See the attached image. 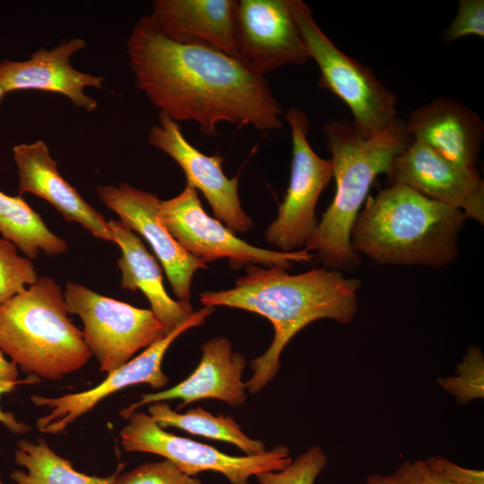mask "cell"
<instances>
[{
	"instance_id": "cell-1",
	"label": "cell",
	"mask_w": 484,
	"mask_h": 484,
	"mask_svg": "<svg viewBox=\"0 0 484 484\" xmlns=\"http://www.w3.org/2000/svg\"><path fill=\"white\" fill-rule=\"evenodd\" d=\"M136 87L172 120H193L217 136L229 122L269 131L282 127V108L264 75L242 59L203 44L179 43L138 19L127 40Z\"/></svg>"
},
{
	"instance_id": "cell-2",
	"label": "cell",
	"mask_w": 484,
	"mask_h": 484,
	"mask_svg": "<svg viewBox=\"0 0 484 484\" xmlns=\"http://www.w3.org/2000/svg\"><path fill=\"white\" fill-rule=\"evenodd\" d=\"M360 285L359 280L325 267L290 274L280 266L251 264L234 288L203 291L199 298L203 307L244 309L272 324L273 340L264 354L251 361L253 375L246 382L249 393L256 394L277 375L283 349L305 326L324 318L341 324L353 320L359 311Z\"/></svg>"
},
{
	"instance_id": "cell-3",
	"label": "cell",
	"mask_w": 484,
	"mask_h": 484,
	"mask_svg": "<svg viewBox=\"0 0 484 484\" xmlns=\"http://www.w3.org/2000/svg\"><path fill=\"white\" fill-rule=\"evenodd\" d=\"M333 162L335 194L305 248L324 266L350 271L360 264L350 245V231L376 177L388 174L394 157L412 142L404 120L394 118L371 138H364L347 117L323 129Z\"/></svg>"
},
{
	"instance_id": "cell-4",
	"label": "cell",
	"mask_w": 484,
	"mask_h": 484,
	"mask_svg": "<svg viewBox=\"0 0 484 484\" xmlns=\"http://www.w3.org/2000/svg\"><path fill=\"white\" fill-rule=\"evenodd\" d=\"M466 215L395 184L368 195L350 231L354 252L380 264L445 266L458 256Z\"/></svg>"
},
{
	"instance_id": "cell-5",
	"label": "cell",
	"mask_w": 484,
	"mask_h": 484,
	"mask_svg": "<svg viewBox=\"0 0 484 484\" xmlns=\"http://www.w3.org/2000/svg\"><path fill=\"white\" fill-rule=\"evenodd\" d=\"M68 315L61 287L48 276L39 277L0 306V350L24 373L62 379L92 356Z\"/></svg>"
},
{
	"instance_id": "cell-6",
	"label": "cell",
	"mask_w": 484,
	"mask_h": 484,
	"mask_svg": "<svg viewBox=\"0 0 484 484\" xmlns=\"http://www.w3.org/2000/svg\"><path fill=\"white\" fill-rule=\"evenodd\" d=\"M291 16L320 71L318 85L350 110L352 123L364 138L384 131L397 117V97L367 65L342 52L319 28L302 0H286Z\"/></svg>"
},
{
	"instance_id": "cell-7",
	"label": "cell",
	"mask_w": 484,
	"mask_h": 484,
	"mask_svg": "<svg viewBox=\"0 0 484 484\" xmlns=\"http://www.w3.org/2000/svg\"><path fill=\"white\" fill-rule=\"evenodd\" d=\"M64 296L68 314L82 319L84 341L102 372L116 370L167 334L151 309L102 296L75 282L66 283Z\"/></svg>"
},
{
	"instance_id": "cell-8",
	"label": "cell",
	"mask_w": 484,
	"mask_h": 484,
	"mask_svg": "<svg viewBox=\"0 0 484 484\" xmlns=\"http://www.w3.org/2000/svg\"><path fill=\"white\" fill-rule=\"evenodd\" d=\"M159 217L180 246L205 264L227 258L234 270L255 264L288 271L293 263H309L315 258L306 248L286 253L257 247L239 238L203 210L197 190L188 184L177 196L160 200Z\"/></svg>"
},
{
	"instance_id": "cell-9",
	"label": "cell",
	"mask_w": 484,
	"mask_h": 484,
	"mask_svg": "<svg viewBox=\"0 0 484 484\" xmlns=\"http://www.w3.org/2000/svg\"><path fill=\"white\" fill-rule=\"evenodd\" d=\"M127 419L128 423L120 432L125 451L160 455L190 476L213 471L223 474L231 484H249L252 476L282 470L292 461L289 448L283 445L259 455L233 456L213 446L167 432L143 411H134Z\"/></svg>"
},
{
	"instance_id": "cell-10",
	"label": "cell",
	"mask_w": 484,
	"mask_h": 484,
	"mask_svg": "<svg viewBox=\"0 0 484 484\" xmlns=\"http://www.w3.org/2000/svg\"><path fill=\"white\" fill-rule=\"evenodd\" d=\"M284 118L290 125L292 142L290 184L264 238L277 251L290 253L304 249L317 227L315 206L333 178V162L312 149L307 139L309 121L302 110L290 108Z\"/></svg>"
},
{
	"instance_id": "cell-11",
	"label": "cell",
	"mask_w": 484,
	"mask_h": 484,
	"mask_svg": "<svg viewBox=\"0 0 484 484\" xmlns=\"http://www.w3.org/2000/svg\"><path fill=\"white\" fill-rule=\"evenodd\" d=\"M214 310L215 307H203L194 312L183 324L108 373L100 384L91 389L58 397L32 395L30 399L33 404L49 410L48 414L37 420L38 429L46 434L61 433L102 399L125 387L137 384H147L154 389L164 387L169 378L161 369V363L167 350L181 333L202 325Z\"/></svg>"
},
{
	"instance_id": "cell-12",
	"label": "cell",
	"mask_w": 484,
	"mask_h": 484,
	"mask_svg": "<svg viewBox=\"0 0 484 484\" xmlns=\"http://www.w3.org/2000/svg\"><path fill=\"white\" fill-rule=\"evenodd\" d=\"M387 177L390 186L405 185L484 224V181L478 169L457 165L412 140L394 157Z\"/></svg>"
},
{
	"instance_id": "cell-13",
	"label": "cell",
	"mask_w": 484,
	"mask_h": 484,
	"mask_svg": "<svg viewBox=\"0 0 484 484\" xmlns=\"http://www.w3.org/2000/svg\"><path fill=\"white\" fill-rule=\"evenodd\" d=\"M148 142L179 165L186 177V184L203 194L215 218L230 231L244 233L252 229L253 220L239 200L238 176L229 178L224 174L222 156L201 152L186 140L177 122L161 112L159 123L149 133Z\"/></svg>"
},
{
	"instance_id": "cell-14",
	"label": "cell",
	"mask_w": 484,
	"mask_h": 484,
	"mask_svg": "<svg viewBox=\"0 0 484 484\" xmlns=\"http://www.w3.org/2000/svg\"><path fill=\"white\" fill-rule=\"evenodd\" d=\"M238 57L255 72L310 61L286 0H240L236 15Z\"/></svg>"
},
{
	"instance_id": "cell-15",
	"label": "cell",
	"mask_w": 484,
	"mask_h": 484,
	"mask_svg": "<svg viewBox=\"0 0 484 484\" xmlns=\"http://www.w3.org/2000/svg\"><path fill=\"white\" fill-rule=\"evenodd\" d=\"M97 193L127 228L147 240L178 300L189 303L193 277L198 270L206 269L207 264L186 251L163 225L159 217L160 199L126 183L118 186H99Z\"/></svg>"
},
{
	"instance_id": "cell-16",
	"label": "cell",
	"mask_w": 484,
	"mask_h": 484,
	"mask_svg": "<svg viewBox=\"0 0 484 484\" xmlns=\"http://www.w3.org/2000/svg\"><path fill=\"white\" fill-rule=\"evenodd\" d=\"M202 353L197 367L187 378L171 388L142 394L139 401L123 409L120 416L127 419L143 405L175 399L181 401L177 409L204 399H216L232 407L243 404L246 399V385L242 381L245 357L233 351L229 340L223 336L203 342Z\"/></svg>"
},
{
	"instance_id": "cell-17",
	"label": "cell",
	"mask_w": 484,
	"mask_h": 484,
	"mask_svg": "<svg viewBox=\"0 0 484 484\" xmlns=\"http://www.w3.org/2000/svg\"><path fill=\"white\" fill-rule=\"evenodd\" d=\"M82 39L65 41L52 49L41 48L24 61L0 62V83L5 92L36 90L62 94L74 106L91 112L97 101L84 92L86 87L103 88L104 78L80 72L71 65L73 54L85 48Z\"/></svg>"
},
{
	"instance_id": "cell-18",
	"label": "cell",
	"mask_w": 484,
	"mask_h": 484,
	"mask_svg": "<svg viewBox=\"0 0 484 484\" xmlns=\"http://www.w3.org/2000/svg\"><path fill=\"white\" fill-rule=\"evenodd\" d=\"M408 134L446 160L470 169L476 167L484 140V123L468 106L448 97L435 98L411 112Z\"/></svg>"
},
{
	"instance_id": "cell-19",
	"label": "cell",
	"mask_w": 484,
	"mask_h": 484,
	"mask_svg": "<svg viewBox=\"0 0 484 484\" xmlns=\"http://www.w3.org/2000/svg\"><path fill=\"white\" fill-rule=\"evenodd\" d=\"M13 152L19 194L30 193L46 200L66 221L78 222L95 238L115 243L108 222L64 179L43 141L16 145Z\"/></svg>"
},
{
	"instance_id": "cell-20",
	"label": "cell",
	"mask_w": 484,
	"mask_h": 484,
	"mask_svg": "<svg viewBox=\"0 0 484 484\" xmlns=\"http://www.w3.org/2000/svg\"><path fill=\"white\" fill-rule=\"evenodd\" d=\"M237 6L234 0H156L148 18L174 41L207 45L238 57Z\"/></svg>"
},
{
	"instance_id": "cell-21",
	"label": "cell",
	"mask_w": 484,
	"mask_h": 484,
	"mask_svg": "<svg viewBox=\"0 0 484 484\" xmlns=\"http://www.w3.org/2000/svg\"><path fill=\"white\" fill-rule=\"evenodd\" d=\"M108 222L115 243L122 250L117 260L122 272V288L131 291L140 290L145 295L151 310L168 334L193 315L190 303L175 300L169 296L159 264L133 230L121 220Z\"/></svg>"
},
{
	"instance_id": "cell-22",
	"label": "cell",
	"mask_w": 484,
	"mask_h": 484,
	"mask_svg": "<svg viewBox=\"0 0 484 484\" xmlns=\"http://www.w3.org/2000/svg\"><path fill=\"white\" fill-rule=\"evenodd\" d=\"M148 414L163 429L177 428L193 435L228 442L242 450L245 455H259L266 452L264 442L250 438L229 415H213L201 407L179 413L165 402L151 403Z\"/></svg>"
},
{
	"instance_id": "cell-23",
	"label": "cell",
	"mask_w": 484,
	"mask_h": 484,
	"mask_svg": "<svg viewBox=\"0 0 484 484\" xmlns=\"http://www.w3.org/2000/svg\"><path fill=\"white\" fill-rule=\"evenodd\" d=\"M15 462L25 471L11 474L15 484H115L122 467L109 477L90 476L75 471L72 463L56 454L42 439L36 443L21 439L17 443Z\"/></svg>"
},
{
	"instance_id": "cell-24",
	"label": "cell",
	"mask_w": 484,
	"mask_h": 484,
	"mask_svg": "<svg viewBox=\"0 0 484 484\" xmlns=\"http://www.w3.org/2000/svg\"><path fill=\"white\" fill-rule=\"evenodd\" d=\"M0 233L30 259L36 258L40 250L49 256L67 250L66 242L50 231L22 197L10 196L1 191Z\"/></svg>"
},
{
	"instance_id": "cell-25",
	"label": "cell",
	"mask_w": 484,
	"mask_h": 484,
	"mask_svg": "<svg viewBox=\"0 0 484 484\" xmlns=\"http://www.w3.org/2000/svg\"><path fill=\"white\" fill-rule=\"evenodd\" d=\"M438 385L453 395L458 404L465 405L484 397V356L475 345L467 349L453 376L438 377Z\"/></svg>"
},
{
	"instance_id": "cell-26",
	"label": "cell",
	"mask_w": 484,
	"mask_h": 484,
	"mask_svg": "<svg viewBox=\"0 0 484 484\" xmlns=\"http://www.w3.org/2000/svg\"><path fill=\"white\" fill-rule=\"evenodd\" d=\"M39 276L32 261L14 244L0 238V306L34 284Z\"/></svg>"
},
{
	"instance_id": "cell-27",
	"label": "cell",
	"mask_w": 484,
	"mask_h": 484,
	"mask_svg": "<svg viewBox=\"0 0 484 484\" xmlns=\"http://www.w3.org/2000/svg\"><path fill=\"white\" fill-rule=\"evenodd\" d=\"M410 467L415 484H484L483 470L462 467L439 455L410 461Z\"/></svg>"
},
{
	"instance_id": "cell-28",
	"label": "cell",
	"mask_w": 484,
	"mask_h": 484,
	"mask_svg": "<svg viewBox=\"0 0 484 484\" xmlns=\"http://www.w3.org/2000/svg\"><path fill=\"white\" fill-rule=\"evenodd\" d=\"M327 462L324 451L313 445L282 470L260 472L255 477L260 484H315Z\"/></svg>"
},
{
	"instance_id": "cell-29",
	"label": "cell",
	"mask_w": 484,
	"mask_h": 484,
	"mask_svg": "<svg viewBox=\"0 0 484 484\" xmlns=\"http://www.w3.org/2000/svg\"><path fill=\"white\" fill-rule=\"evenodd\" d=\"M115 484H202L201 480L180 471L172 462L141 464L122 475H117Z\"/></svg>"
},
{
	"instance_id": "cell-30",
	"label": "cell",
	"mask_w": 484,
	"mask_h": 484,
	"mask_svg": "<svg viewBox=\"0 0 484 484\" xmlns=\"http://www.w3.org/2000/svg\"><path fill=\"white\" fill-rule=\"evenodd\" d=\"M466 36L484 37L483 0H460L457 13L444 32L446 43Z\"/></svg>"
},
{
	"instance_id": "cell-31",
	"label": "cell",
	"mask_w": 484,
	"mask_h": 484,
	"mask_svg": "<svg viewBox=\"0 0 484 484\" xmlns=\"http://www.w3.org/2000/svg\"><path fill=\"white\" fill-rule=\"evenodd\" d=\"M39 380L34 376L25 380H18L16 382H0V396L10 393L21 384H33ZM0 423L4 424L10 431L17 434H24L30 430V428L18 421L13 413L4 412L0 408ZM0 484H4L0 477Z\"/></svg>"
},
{
	"instance_id": "cell-32",
	"label": "cell",
	"mask_w": 484,
	"mask_h": 484,
	"mask_svg": "<svg viewBox=\"0 0 484 484\" xmlns=\"http://www.w3.org/2000/svg\"><path fill=\"white\" fill-rule=\"evenodd\" d=\"M364 484H415L410 467L405 461L390 474H372L367 477Z\"/></svg>"
},
{
	"instance_id": "cell-33",
	"label": "cell",
	"mask_w": 484,
	"mask_h": 484,
	"mask_svg": "<svg viewBox=\"0 0 484 484\" xmlns=\"http://www.w3.org/2000/svg\"><path fill=\"white\" fill-rule=\"evenodd\" d=\"M18 367L13 361H8L0 350V382L18 381Z\"/></svg>"
},
{
	"instance_id": "cell-34",
	"label": "cell",
	"mask_w": 484,
	"mask_h": 484,
	"mask_svg": "<svg viewBox=\"0 0 484 484\" xmlns=\"http://www.w3.org/2000/svg\"><path fill=\"white\" fill-rule=\"evenodd\" d=\"M5 91L0 83V99L5 94Z\"/></svg>"
}]
</instances>
